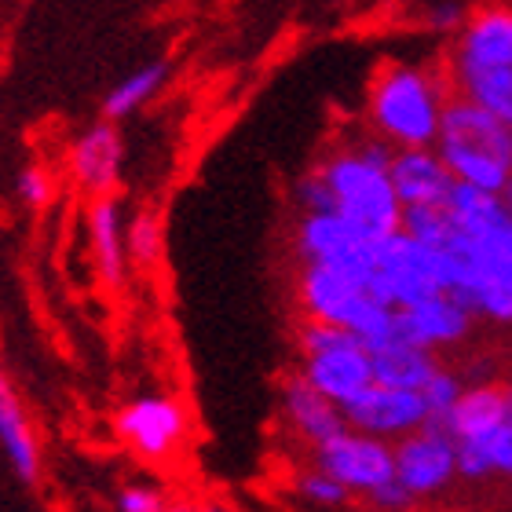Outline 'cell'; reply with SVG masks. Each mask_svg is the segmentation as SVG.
Returning a JSON list of instances; mask_svg holds the SVG:
<instances>
[{
	"instance_id": "6da1fadb",
	"label": "cell",
	"mask_w": 512,
	"mask_h": 512,
	"mask_svg": "<svg viewBox=\"0 0 512 512\" xmlns=\"http://www.w3.org/2000/svg\"><path fill=\"white\" fill-rule=\"evenodd\" d=\"M447 103V77L425 66L388 63L370 85V128L395 147H436Z\"/></svg>"
},
{
	"instance_id": "7a4b0ae2",
	"label": "cell",
	"mask_w": 512,
	"mask_h": 512,
	"mask_svg": "<svg viewBox=\"0 0 512 512\" xmlns=\"http://www.w3.org/2000/svg\"><path fill=\"white\" fill-rule=\"evenodd\" d=\"M436 150L447 158L454 176L483 191L502 194L512 180V125L498 114L472 103L469 96H450L439 125Z\"/></svg>"
},
{
	"instance_id": "3957f363",
	"label": "cell",
	"mask_w": 512,
	"mask_h": 512,
	"mask_svg": "<svg viewBox=\"0 0 512 512\" xmlns=\"http://www.w3.org/2000/svg\"><path fill=\"white\" fill-rule=\"evenodd\" d=\"M326 183L337 194V213H344L359 231L384 242L403 227V198L395 191L392 172L374 165L363 150H337L319 165Z\"/></svg>"
},
{
	"instance_id": "277c9868",
	"label": "cell",
	"mask_w": 512,
	"mask_h": 512,
	"mask_svg": "<svg viewBox=\"0 0 512 512\" xmlns=\"http://www.w3.org/2000/svg\"><path fill=\"white\" fill-rule=\"evenodd\" d=\"M443 289V256L436 246H428L410 231H395L381 242V264L366 293L377 297L388 308H406L417 300L432 297Z\"/></svg>"
},
{
	"instance_id": "5b68a950",
	"label": "cell",
	"mask_w": 512,
	"mask_h": 512,
	"mask_svg": "<svg viewBox=\"0 0 512 512\" xmlns=\"http://www.w3.org/2000/svg\"><path fill=\"white\" fill-rule=\"evenodd\" d=\"M297 253L304 260L341 267L363 286H370L381 264V242L359 231L344 213H304L297 227Z\"/></svg>"
},
{
	"instance_id": "8992f818",
	"label": "cell",
	"mask_w": 512,
	"mask_h": 512,
	"mask_svg": "<svg viewBox=\"0 0 512 512\" xmlns=\"http://www.w3.org/2000/svg\"><path fill=\"white\" fill-rule=\"evenodd\" d=\"M311 450H315V465L326 469L330 476H337L352 494H366L370 498L377 487L395 480L392 439L370 436V432H359V428L348 425Z\"/></svg>"
},
{
	"instance_id": "52a82bcc",
	"label": "cell",
	"mask_w": 512,
	"mask_h": 512,
	"mask_svg": "<svg viewBox=\"0 0 512 512\" xmlns=\"http://www.w3.org/2000/svg\"><path fill=\"white\" fill-rule=\"evenodd\" d=\"M395 476L414 498H439L458 480V439L436 417H428L410 436L395 439Z\"/></svg>"
},
{
	"instance_id": "ba28073f",
	"label": "cell",
	"mask_w": 512,
	"mask_h": 512,
	"mask_svg": "<svg viewBox=\"0 0 512 512\" xmlns=\"http://www.w3.org/2000/svg\"><path fill=\"white\" fill-rule=\"evenodd\" d=\"M472 315L465 304L450 297L447 289H439L432 297L417 300V304H406V308L392 311V322L384 337L374 344H425V348H454L472 333Z\"/></svg>"
},
{
	"instance_id": "9c48e42d",
	"label": "cell",
	"mask_w": 512,
	"mask_h": 512,
	"mask_svg": "<svg viewBox=\"0 0 512 512\" xmlns=\"http://www.w3.org/2000/svg\"><path fill=\"white\" fill-rule=\"evenodd\" d=\"M114 428L136 458L165 461L187 439V410L169 395H143L136 403L121 406Z\"/></svg>"
},
{
	"instance_id": "30bf717a",
	"label": "cell",
	"mask_w": 512,
	"mask_h": 512,
	"mask_svg": "<svg viewBox=\"0 0 512 512\" xmlns=\"http://www.w3.org/2000/svg\"><path fill=\"white\" fill-rule=\"evenodd\" d=\"M341 410H344V421L352 428L370 432V436L392 439V443L410 436L414 428H421L432 417V410L425 403V392H417V388H395V384H381V381L363 388Z\"/></svg>"
},
{
	"instance_id": "8fae6325",
	"label": "cell",
	"mask_w": 512,
	"mask_h": 512,
	"mask_svg": "<svg viewBox=\"0 0 512 512\" xmlns=\"http://www.w3.org/2000/svg\"><path fill=\"white\" fill-rule=\"evenodd\" d=\"M121 161H125V147H121V132L110 118L92 125L88 132L74 139L70 147V176L85 194L92 198H107L118 191L121 183Z\"/></svg>"
},
{
	"instance_id": "7c38bea8",
	"label": "cell",
	"mask_w": 512,
	"mask_h": 512,
	"mask_svg": "<svg viewBox=\"0 0 512 512\" xmlns=\"http://www.w3.org/2000/svg\"><path fill=\"white\" fill-rule=\"evenodd\" d=\"M300 374L308 377L319 392H326L333 403H348L355 395L374 384V359H370V348L363 341L352 344H337V348H326V352H311L304 355V366Z\"/></svg>"
},
{
	"instance_id": "4fadbf2b",
	"label": "cell",
	"mask_w": 512,
	"mask_h": 512,
	"mask_svg": "<svg viewBox=\"0 0 512 512\" xmlns=\"http://www.w3.org/2000/svg\"><path fill=\"white\" fill-rule=\"evenodd\" d=\"M388 172H392L403 205H447L450 191L458 183L447 158L432 147H399Z\"/></svg>"
},
{
	"instance_id": "5bb4252c",
	"label": "cell",
	"mask_w": 512,
	"mask_h": 512,
	"mask_svg": "<svg viewBox=\"0 0 512 512\" xmlns=\"http://www.w3.org/2000/svg\"><path fill=\"white\" fill-rule=\"evenodd\" d=\"M282 414H286V421L293 425V432H297L304 443H311V447H319V443H326L330 436H337L341 428H348L341 403H333L330 395L319 392L304 374L289 377V381L282 384Z\"/></svg>"
},
{
	"instance_id": "9a60e30c",
	"label": "cell",
	"mask_w": 512,
	"mask_h": 512,
	"mask_svg": "<svg viewBox=\"0 0 512 512\" xmlns=\"http://www.w3.org/2000/svg\"><path fill=\"white\" fill-rule=\"evenodd\" d=\"M458 66H512V8H480L458 30Z\"/></svg>"
},
{
	"instance_id": "2e32d148",
	"label": "cell",
	"mask_w": 512,
	"mask_h": 512,
	"mask_svg": "<svg viewBox=\"0 0 512 512\" xmlns=\"http://www.w3.org/2000/svg\"><path fill=\"white\" fill-rule=\"evenodd\" d=\"M439 425L447 428L454 439H472L487 436L498 425L509 421L505 414V384L498 381H476L472 388L458 395V403L450 406L447 414H432Z\"/></svg>"
},
{
	"instance_id": "e0dca14e",
	"label": "cell",
	"mask_w": 512,
	"mask_h": 512,
	"mask_svg": "<svg viewBox=\"0 0 512 512\" xmlns=\"http://www.w3.org/2000/svg\"><path fill=\"white\" fill-rule=\"evenodd\" d=\"M0 447H4L11 469H15V476L22 483H37V476H41V447H37L30 417L22 410V399L15 395L4 370H0Z\"/></svg>"
},
{
	"instance_id": "ac0fdd59",
	"label": "cell",
	"mask_w": 512,
	"mask_h": 512,
	"mask_svg": "<svg viewBox=\"0 0 512 512\" xmlns=\"http://www.w3.org/2000/svg\"><path fill=\"white\" fill-rule=\"evenodd\" d=\"M88 235H92V256H96V275L107 289H118L125 282V227H121V205L114 194L92 198L88 209Z\"/></svg>"
},
{
	"instance_id": "d6986e66",
	"label": "cell",
	"mask_w": 512,
	"mask_h": 512,
	"mask_svg": "<svg viewBox=\"0 0 512 512\" xmlns=\"http://www.w3.org/2000/svg\"><path fill=\"white\" fill-rule=\"evenodd\" d=\"M447 209H450V216H454L458 231H465V235L476 238V242L498 238L505 227L512 224V213L502 194L483 191V187L465 183V180L454 183V191H450V198H447Z\"/></svg>"
},
{
	"instance_id": "ffe728a7",
	"label": "cell",
	"mask_w": 512,
	"mask_h": 512,
	"mask_svg": "<svg viewBox=\"0 0 512 512\" xmlns=\"http://www.w3.org/2000/svg\"><path fill=\"white\" fill-rule=\"evenodd\" d=\"M370 359H374V381L417 388V392L439 370L436 348H425V344H381V348H370Z\"/></svg>"
},
{
	"instance_id": "44dd1931",
	"label": "cell",
	"mask_w": 512,
	"mask_h": 512,
	"mask_svg": "<svg viewBox=\"0 0 512 512\" xmlns=\"http://www.w3.org/2000/svg\"><path fill=\"white\" fill-rule=\"evenodd\" d=\"M450 85L472 103L512 125V66H458L450 63Z\"/></svg>"
},
{
	"instance_id": "7402d4cb",
	"label": "cell",
	"mask_w": 512,
	"mask_h": 512,
	"mask_svg": "<svg viewBox=\"0 0 512 512\" xmlns=\"http://www.w3.org/2000/svg\"><path fill=\"white\" fill-rule=\"evenodd\" d=\"M165 74H169L165 63H150V66H143V70H136L132 77H125V81L107 96V103H103V118H110V121L128 118L132 110H139L147 99L158 96V88L165 85Z\"/></svg>"
},
{
	"instance_id": "603a6c76",
	"label": "cell",
	"mask_w": 512,
	"mask_h": 512,
	"mask_svg": "<svg viewBox=\"0 0 512 512\" xmlns=\"http://www.w3.org/2000/svg\"><path fill=\"white\" fill-rule=\"evenodd\" d=\"M403 231H410V235L428 242V246L443 249L450 238L458 235V224H454V216H450L447 205H406Z\"/></svg>"
},
{
	"instance_id": "cb8c5ba5",
	"label": "cell",
	"mask_w": 512,
	"mask_h": 512,
	"mask_svg": "<svg viewBox=\"0 0 512 512\" xmlns=\"http://www.w3.org/2000/svg\"><path fill=\"white\" fill-rule=\"evenodd\" d=\"M297 494L308 505H319V509H344V505L352 502V491H348L337 476H330L326 469H319V465H311L308 472H300Z\"/></svg>"
},
{
	"instance_id": "d4e9b609",
	"label": "cell",
	"mask_w": 512,
	"mask_h": 512,
	"mask_svg": "<svg viewBox=\"0 0 512 512\" xmlns=\"http://www.w3.org/2000/svg\"><path fill=\"white\" fill-rule=\"evenodd\" d=\"M125 246L128 256L136 260L139 267H154L161 256V224L154 213H139L132 224L125 227Z\"/></svg>"
},
{
	"instance_id": "484cf974",
	"label": "cell",
	"mask_w": 512,
	"mask_h": 512,
	"mask_svg": "<svg viewBox=\"0 0 512 512\" xmlns=\"http://www.w3.org/2000/svg\"><path fill=\"white\" fill-rule=\"evenodd\" d=\"M297 205L304 213H337V194H333V187L319 169L308 172L297 183Z\"/></svg>"
},
{
	"instance_id": "4316f807",
	"label": "cell",
	"mask_w": 512,
	"mask_h": 512,
	"mask_svg": "<svg viewBox=\"0 0 512 512\" xmlns=\"http://www.w3.org/2000/svg\"><path fill=\"white\" fill-rule=\"evenodd\" d=\"M421 392H425V403L432 414H447L450 406L458 403V395L465 392V381H461L454 370H443V366H439L436 374H432V381H428Z\"/></svg>"
},
{
	"instance_id": "83f0119b",
	"label": "cell",
	"mask_w": 512,
	"mask_h": 512,
	"mask_svg": "<svg viewBox=\"0 0 512 512\" xmlns=\"http://www.w3.org/2000/svg\"><path fill=\"white\" fill-rule=\"evenodd\" d=\"M487 450V458H491V469L494 476H502V480H512V421L498 425L494 432L487 436H476Z\"/></svg>"
},
{
	"instance_id": "f1b7e54d",
	"label": "cell",
	"mask_w": 512,
	"mask_h": 512,
	"mask_svg": "<svg viewBox=\"0 0 512 512\" xmlns=\"http://www.w3.org/2000/svg\"><path fill=\"white\" fill-rule=\"evenodd\" d=\"M19 194H22V202H26V205H33V209H44V205L55 198L52 172L41 169V165H30V169L19 176Z\"/></svg>"
},
{
	"instance_id": "f546056e",
	"label": "cell",
	"mask_w": 512,
	"mask_h": 512,
	"mask_svg": "<svg viewBox=\"0 0 512 512\" xmlns=\"http://www.w3.org/2000/svg\"><path fill=\"white\" fill-rule=\"evenodd\" d=\"M114 505H118L121 512H161L169 502H165V494H161V491H154V487H143V483H139V487H125Z\"/></svg>"
},
{
	"instance_id": "4dcf8cb0",
	"label": "cell",
	"mask_w": 512,
	"mask_h": 512,
	"mask_svg": "<svg viewBox=\"0 0 512 512\" xmlns=\"http://www.w3.org/2000/svg\"><path fill=\"white\" fill-rule=\"evenodd\" d=\"M414 502H417L414 491H410L399 476H395V480H388L384 487H377V491L370 494V505H374V509H410Z\"/></svg>"
},
{
	"instance_id": "1f68e13d",
	"label": "cell",
	"mask_w": 512,
	"mask_h": 512,
	"mask_svg": "<svg viewBox=\"0 0 512 512\" xmlns=\"http://www.w3.org/2000/svg\"><path fill=\"white\" fill-rule=\"evenodd\" d=\"M432 26H436L439 33H450V30H458V26H465L461 8L458 4H439V8L432 11Z\"/></svg>"
},
{
	"instance_id": "d6a6232c",
	"label": "cell",
	"mask_w": 512,
	"mask_h": 512,
	"mask_svg": "<svg viewBox=\"0 0 512 512\" xmlns=\"http://www.w3.org/2000/svg\"><path fill=\"white\" fill-rule=\"evenodd\" d=\"M505 414H509V421H512V384H505Z\"/></svg>"
},
{
	"instance_id": "836d02e7",
	"label": "cell",
	"mask_w": 512,
	"mask_h": 512,
	"mask_svg": "<svg viewBox=\"0 0 512 512\" xmlns=\"http://www.w3.org/2000/svg\"><path fill=\"white\" fill-rule=\"evenodd\" d=\"M502 198H505V205H509V213H512V180H509V187L502 191Z\"/></svg>"
},
{
	"instance_id": "e575fe53",
	"label": "cell",
	"mask_w": 512,
	"mask_h": 512,
	"mask_svg": "<svg viewBox=\"0 0 512 512\" xmlns=\"http://www.w3.org/2000/svg\"><path fill=\"white\" fill-rule=\"evenodd\" d=\"M502 242H505V246H509V249H512V224H509V227H505V235H502Z\"/></svg>"
}]
</instances>
